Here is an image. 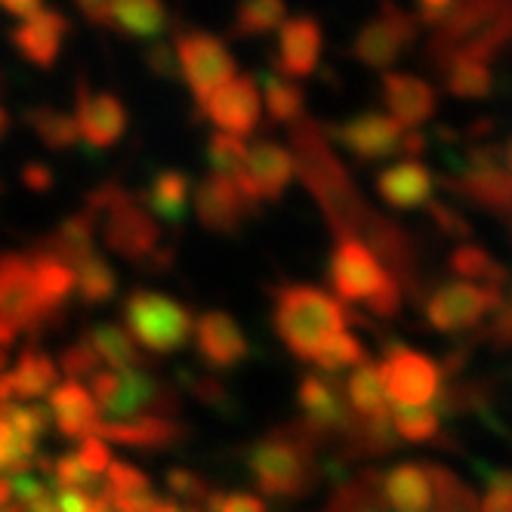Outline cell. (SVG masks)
<instances>
[{
  "label": "cell",
  "instance_id": "6da1fadb",
  "mask_svg": "<svg viewBox=\"0 0 512 512\" xmlns=\"http://www.w3.org/2000/svg\"><path fill=\"white\" fill-rule=\"evenodd\" d=\"M512 44V0H454L448 16L432 28L429 59L435 71L451 62H485Z\"/></svg>",
  "mask_w": 512,
  "mask_h": 512
},
{
  "label": "cell",
  "instance_id": "7a4b0ae2",
  "mask_svg": "<svg viewBox=\"0 0 512 512\" xmlns=\"http://www.w3.org/2000/svg\"><path fill=\"white\" fill-rule=\"evenodd\" d=\"M272 324L290 355L312 361L327 340L346 331V309L312 284H287L275 294Z\"/></svg>",
  "mask_w": 512,
  "mask_h": 512
},
{
  "label": "cell",
  "instance_id": "3957f363",
  "mask_svg": "<svg viewBox=\"0 0 512 512\" xmlns=\"http://www.w3.org/2000/svg\"><path fill=\"white\" fill-rule=\"evenodd\" d=\"M315 438L303 432H269L247 451V472L266 497L294 500L315 488Z\"/></svg>",
  "mask_w": 512,
  "mask_h": 512
},
{
  "label": "cell",
  "instance_id": "277c9868",
  "mask_svg": "<svg viewBox=\"0 0 512 512\" xmlns=\"http://www.w3.org/2000/svg\"><path fill=\"white\" fill-rule=\"evenodd\" d=\"M331 287L343 303H364L374 315L392 318L401 306V287L377 253L361 238H340L331 253Z\"/></svg>",
  "mask_w": 512,
  "mask_h": 512
},
{
  "label": "cell",
  "instance_id": "5b68a950",
  "mask_svg": "<svg viewBox=\"0 0 512 512\" xmlns=\"http://www.w3.org/2000/svg\"><path fill=\"white\" fill-rule=\"evenodd\" d=\"M96 223L102 226V238L108 250L118 253L127 263L145 266L152 260V253L161 247V229L155 219L145 213L139 198L124 192L115 182H105L87 198L84 207Z\"/></svg>",
  "mask_w": 512,
  "mask_h": 512
},
{
  "label": "cell",
  "instance_id": "8992f818",
  "mask_svg": "<svg viewBox=\"0 0 512 512\" xmlns=\"http://www.w3.org/2000/svg\"><path fill=\"white\" fill-rule=\"evenodd\" d=\"M124 324L133 343L170 355L192 340V312L158 290H133L124 300Z\"/></svg>",
  "mask_w": 512,
  "mask_h": 512
},
{
  "label": "cell",
  "instance_id": "52a82bcc",
  "mask_svg": "<svg viewBox=\"0 0 512 512\" xmlns=\"http://www.w3.org/2000/svg\"><path fill=\"white\" fill-rule=\"evenodd\" d=\"M44 327L31 256L0 253V349H10L19 334H38Z\"/></svg>",
  "mask_w": 512,
  "mask_h": 512
},
{
  "label": "cell",
  "instance_id": "ba28073f",
  "mask_svg": "<svg viewBox=\"0 0 512 512\" xmlns=\"http://www.w3.org/2000/svg\"><path fill=\"white\" fill-rule=\"evenodd\" d=\"M173 50H176V62H179V78L186 81V87L192 90L198 105L213 90H219L238 75V62L229 53V47L207 31H198V28L179 31L173 41Z\"/></svg>",
  "mask_w": 512,
  "mask_h": 512
},
{
  "label": "cell",
  "instance_id": "9c48e42d",
  "mask_svg": "<svg viewBox=\"0 0 512 512\" xmlns=\"http://www.w3.org/2000/svg\"><path fill=\"white\" fill-rule=\"evenodd\" d=\"M383 392L395 408H426L435 405L442 392V371L438 364L408 346H389L383 361L377 364Z\"/></svg>",
  "mask_w": 512,
  "mask_h": 512
},
{
  "label": "cell",
  "instance_id": "30bf717a",
  "mask_svg": "<svg viewBox=\"0 0 512 512\" xmlns=\"http://www.w3.org/2000/svg\"><path fill=\"white\" fill-rule=\"evenodd\" d=\"M331 139L361 164L386 161L398 152H408L420 145L417 133L395 124L386 112L352 115V118L340 121L337 127H331Z\"/></svg>",
  "mask_w": 512,
  "mask_h": 512
},
{
  "label": "cell",
  "instance_id": "8fae6325",
  "mask_svg": "<svg viewBox=\"0 0 512 512\" xmlns=\"http://www.w3.org/2000/svg\"><path fill=\"white\" fill-rule=\"evenodd\" d=\"M500 306H503L500 290L454 278L432 290V297L426 303V321L438 334H463V331H472V327H479Z\"/></svg>",
  "mask_w": 512,
  "mask_h": 512
},
{
  "label": "cell",
  "instance_id": "7c38bea8",
  "mask_svg": "<svg viewBox=\"0 0 512 512\" xmlns=\"http://www.w3.org/2000/svg\"><path fill=\"white\" fill-rule=\"evenodd\" d=\"M417 38L414 13L401 10L395 0H383L374 19L361 25L352 44V56L368 68H392L401 56L411 50Z\"/></svg>",
  "mask_w": 512,
  "mask_h": 512
},
{
  "label": "cell",
  "instance_id": "4fadbf2b",
  "mask_svg": "<svg viewBox=\"0 0 512 512\" xmlns=\"http://www.w3.org/2000/svg\"><path fill=\"white\" fill-rule=\"evenodd\" d=\"M201 112L219 127V133L229 136H253L260 130L263 121V99H260V84L253 75H235L229 84L213 90L204 102Z\"/></svg>",
  "mask_w": 512,
  "mask_h": 512
},
{
  "label": "cell",
  "instance_id": "5bb4252c",
  "mask_svg": "<svg viewBox=\"0 0 512 512\" xmlns=\"http://www.w3.org/2000/svg\"><path fill=\"white\" fill-rule=\"evenodd\" d=\"M71 118L78 124V139L96 152L112 149L127 133V105L115 93L93 90L84 81L75 90V112H71Z\"/></svg>",
  "mask_w": 512,
  "mask_h": 512
},
{
  "label": "cell",
  "instance_id": "9a60e30c",
  "mask_svg": "<svg viewBox=\"0 0 512 512\" xmlns=\"http://www.w3.org/2000/svg\"><path fill=\"white\" fill-rule=\"evenodd\" d=\"M324 512H392L380 491H377V475L368 479H358L346 485ZM432 512H479V500H475L451 472L438 469V500Z\"/></svg>",
  "mask_w": 512,
  "mask_h": 512
},
{
  "label": "cell",
  "instance_id": "2e32d148",
  "mask_svg": "<svg viewBox=\"0 0 512 512\" xmlns=\"http://www.w3.org/2000/svg\"><path fill=\"white\" fill-rule=\"evenodd\" d=\"M297 405L303 411V429L312 438L327 435V432H346L349 435V429L355 423L343 389L337 386L334 377H327V374H309L300 380Z\"/></svg>",
  "mask_w": 512,
  "mask_h": 512
},
{
  "label": "cell",
  "instance_id": "e0dca14e",
  "mask_svg": "<svg viewBox=\"0 0 512 512\" xmlns=\"http://www.w3.org/2000/svg\"><path fill=\"white\" fill-rule=\"evenodd\" d=\"M192 337H195L198 355L213 371H235L250 358V340L244 334V327L219 309L204 312L192 324Z\"/></svg>",
  "mask_w": 512,
  "mask_h": 512
},
{
  "label": "cell",
  "instance_id": "ac0fdd59",
  "mask_svg": "<svg viewBox=\"0 0 512 512\" xmlns=\"http://www.w3.org/2000/svg\"><path fill=\"white\" fill-rule=\"evenodd\" d=\"M256 210L260 207L247 201L235 182H229L223 176L210 173L195 189V216H198V223L213 235H235L244 226V219L253 216Z\"/></svg>",
  "mask_w": 512,
  "mask_h": 512
},
{
  "label": "cell",
  "instance_id": "d6986e66",
  "mask_svg": "<svg viewBox=\"0 0 512 512\" xmlns=\"http://www.w3.org/2000/svg\"><path fill=\"white\" fill-rule=\"evenodd\" d=\"M460 192L494 213H512V145L506 152H482L460 176Z\"/></svg>",
  "mask_w": 512,
  "mask_h": 512
},
{
  "label": "cell",
  "instance_id": "ffe728a7",
  "mask_svg": "<svg viewBox=\"0 0 512 512\" xmlns=\"http://www.w3.org/2000/svg\"><path fill=\"white\" fill-rule=\"evenodd\" d=\"M377 491L392 512H432L438 500V469L398 463L377 475Z\"/></svg>",
  "mask_w": 512,
  "mask_h": 512
},
{
  "label": "cell",
  "instance_id": "44dd1931",
  "mask_svg": "<svg viewBox=\"0 0 512 512\" xmlns=\"http://www.w3.org/2000/svg\"><path fill=\"white\" fill-rule=\"evenodd\" d=\"M324 31L315 16H287L278 28L275 71L284 78H309L321 62Z\"/></svg>",
  "mask_w": 512,
  "mask_h": 512
},
{
  "label": "cell",
  "instance_id": "7402d4cb",
  "mask_svg": "<svg viewBox=\"0 0 512 512\" xmlns=\"http://www.w3.org/2000/svg\"><path fill=\"white\" fill-rule=\"evenodd\" d=\"M71 31V22L65 19V13L53 10V7H44L34 16L22 19L13 31H10V41L16 47V53L38 65V68H53L62 47H65V38Z\"/></svg>",
  "mask_w": 512,
  "mask_h": 512
},
{
  "label": "cell",
  "instance_id": "603a6c76",
  "mask_svg": "<svg viewBox=\"0 0 512 512\" xmlns=\"http://www.w3.org/2000/svg\"><path fill=\"white\" fill-rule=\"evenodd\" d=\"M383 105L386 115L405 130L420 127L435 115V87L408 71H386L383 75Z\"/></svg>",
  "mask_w": 512,
  "mask_h": 512
},
{
  "label": "cell",
  "instance_id": "cb8c5ba5",
  "mask_svg": "<svg viewBox=\"0 0 512 512\" xmlns=\"http://www.w3.org/2000/svg\"><path fill=\"white\" fill-rule=\"evenodd\" d=\"M294 176V152L278 145L275 139H256L253 145H247V179L260 201H278Z\"/></svg>",
  "mask_w": 512,
  "mask_h": 512
},
{
  "label": "cell",
  "instance_id": "d4e9b609",
  "mask_svg": "<svg viewBox=\"0 0 512 512\" xmlns=\"http://www.w3.org/2000/svg\"><path fill=\"white\" fill-rule=\"evenodd\" d=\"M189 201H192V176L176 167L158 170L149 186H145L139 204L145 207L155 223H164L170 229H182L189 216Z\"/></svg>",
  "mask_w": 512,
  "mask_h": 512
},
{
  "label": "cell",
  "instance_id": "484cf974",
  "mask_svg": "<svg viewBox=\"0 0 512 512\" xmlns=\"http://www.w3.org/2000/svg\"><path fill=\"white\" fill-rule=\"evenodd\" d=\"M435 179L426 164L417 158H405L398 164H389L377 176V195L383 198L386 207L392 210H417L432 201Z\"/></svg>",
  "mask_w": 512,
  "mask_h": 512
},
{
  "label": "cell",
  "instance_id": "4316f807",
  "mask_svg": "<svg viewBox=\"0 0 512 512\" xmlns=\"http://www.w3.org/2000/svg\"><path fill=\"white\" fill-rule=\"evenodd\" d=\"M96 438H108L115 445H127V448H170L182 438V426L170 417L161 414H142L133 417L127 423H105L99 420L93 429Z\"/></svg>",
  "mask_w": 512,
  "mask_h": 512
},
{
  "label": "cell",
  "instance_id": "83f0119b",
  "mask_svg": "<svg viewBox=\"0 0 512 512\" xmlns=\"http://www.w3.org/2000/svg\"><path fill=\"white\" fill-rule=\"evenodd\" d=\"M170 25L164 0H112L105 28H115L130 41H161Z\"/></svg>",
  "mask_w": 512,
  "mask_h": 512
},
{
  "label": "cell",
  "instance_id": "f1b7e54d",
  "mask_svg": "<svg viewBox=\"0 0 512 512\" xmlns=\"http://www.w3.org/2000/svg\"><path fill=\"white\" fill-rule=\"evenodd\" d=\"M47 395H50L47 414L59 426L62 435H68V438H87V435H93V429L99 423V414H96V405H93L90 392L81 383L65 380V383L53 386Z\"/></svg>",
  "mask_w": 512,
  "mask_h": 512
},
{
  "label": "cell",
  "instance_id": "f546056e",
  "mask_svg": "<svg viewBox=\"0 0 512 512\" xmlns=\"http://www.w3.org/2000/svg\"><path fill=\"white\" fill-rule=\"evenodd\" d=\"M31 269H34V287H38L41 318H44V324H50L59 318L68 297L75 294V269H68L65 263L53 260V256L44 250H34Z\"/></svg>",
  "mask_w": 512,
  "mask_h": 512
},
{
  "label": "cell",
  "instance_id": "4dcf8cb0",
  "mask_svg": "<svg viewBox=\"0 0 512 512\" xmlns=\"http://www.w3.org/2000/svg\"><path fill=\"white\" fill-rule=\"evenodd\" d=\"M115 374H118L115 395L99 411L105 417V423H127L133 417H142L145 408H152V405H158V401H161L158 383L145 371H115Z\"/></svg>",
  "mask_w": 512,
  "mask_h": 512
},
{
  "label": "cell",
  "instance_id": "1f68e13d",
  "mask_svg": "<svg viewBox=\"0 0 512 512\" xmlns=\"http://www.w3.org/2000/svg\"><path fill=\"white\" fill-rule=\"evenodd\" d=\"M96 232V219L87 213V210H78V213H71L62 226L53 229V235L38 247L44 253H50L53 260L65 263L68 269H78L87 256H93V235Z\"/></svg>",
  "mask_w": 512,
  "mask_h": 512
},
{
  "label": "cell",
  "instance_id": "d6a6232c",
  "mask_svg": "<svg viewBox=\"0 0 512 512\" xmlns=\"http://www.w3.org/2000/svg\"><path fill=\"white\" fill-rule=\"evenodd\" d=\"M346 405L352 411L355 420L361 423H383L389 420V398L383 392V380H380V371L377 364H358L352 371V377L346 380Z\"/></svg>",
  "mask_w": 512,
  "mask_h": 512
},
{
  "label": "cell",
  "instance_id": "836d02e7",
  "mask_svg": "<svg viewBox=\"0 0 512 512\" xmlns=\"http://www.w3.org/2000/svg\"><path fill=\"white\" fill-rule=\"evenodd\" d=\"M256 84H260L263 112H269V118L275 124L294 127L300 118H306V96H303L300 84L278 75V71H266Z\"/></svg>",
  "mask_w": 512,
  "mask_h": 512
},
{
  "label": "cell",
  "instance_id": "e575fe53",
  "mask_svg": "<svg viewBox=\"0 0 512 512\" xmlns=\"http://www.w3.org/2000/svg\"><path fill=\"white\" fill-rule=\"evenodd\" d=\"M25 124L31 133L38 136L50 152H68L81 142L78 139V124L71 118V112H62L56 105H34L28 108Z\"/></svg>",
  "mask_w": 512,
  "mask_h": 512
},
{
  "label": "cell",
  "instance_id": "d590c367",
  "mask_svg": "<svg viewBox=\"0 0 512 512\" xmlns=\"http://www.w3.org/2000/svg\"><path fill=\"white\" fill-rule=\"evenodd\" d=\"M99 361L108 364V371H142V352L130 340V334L118 324H96L87 340Z\"/></svg>",
  "mask_w": 512,
  "mask_h": 512
},
{
  "label": "cell",
  "instance_id": "8d00e7d4",
  "mask_svg": "<svg viewBox=\"0 0 512 512\" xmlns=\"http://www.w3.org/2000/svg\"><path fill=\"white\" fill-rule=\"evenodd\" d=\"M284 19H287V0H238L232 31L244 41H253L278 31Z\"/></svg>",
  "mask_w": 512,
  "mask_h": 512
},
{
  "label": "cell",
  "instance_id": "74e56055",
  "mask_svg": "<svg viewBox=\"0 0 512 512\" xmlns=\"http://www.w3.org/2000/svg\"><path fill=\"white\" fill-rule=\"evenodd\" d=\"M56 361L47 355V352H34V349H25L16 371H13V383H16V398H25V401H34L47 395L53 386H56Z\"/></svg>",
  "mask_w": 512,
  "mask_h": 512
},
{
  "label": "cell",
  "instance_id": "f35d334b",
  "mask_svg": "<svg viewBox=\"0 0 512 512\" xmlns=\"http://www.w3.org/2000/svg\"><path fill=\"white\" fill-rule=\"evenodd\" d=\"M207 161H210L213 176H223L238 186V182L247 176V142L216 130L207 139Z\"/></svg>",
  "mask_w": 512,
  "mask_h": 512
},
{
  "label": "cell",
  "instance_id": "ab89813d",
  "mask_svg": "<svg viewBox=\"0 0 512 512\" xmlns=\"http://www.w3.org/2000/svg\"><path fill=\"white\" fill-rule=\"evenodd\" d=\"M75 290L81 294L84 303H93V306L108 303L118 294V275L99 253H93L75 269Z\"/></svg>",
  "mask_w": 512,
  "mask_h": 512
},
{
  "label": "cell",
  "instance_id": "60d3db41",
  "mask_svg": "<svg viewBox=\"0 0 512 512\" xmlns=\"http://www.w3.org/2000/svg\"><path fill=\"white\" fill-rule=\"evenodd\" d=\"M438 75H442L448 93L460 99H482L494 87V71L485 62H451Z\"/></svg>",
  "mask_w": 512,
  "mask_h": 512
},
{
  "label": "cell",
  "instance_id": "b9f144b4",
  "mask_svg": "<svg viewBox=\"0 0 512 512\" xmlns=\"http://www.w3.org/2000/svg\"><path fill=\"white\" fill-rule=\"evenodd\" d=\"M389 426L395 438H405V442H429L438 435V411L435 405L426 408H392L389 411Z\"/></svg>",
  "mask_w": 512,
  "mask_h": 512
},
{
  "label": "cell",
  "instance_id": "7bdbcfd3",
  "mask_svg": "<svg viewBox=\"0 0 512 512\" xmlns=\"http://www.w3.org/2000/svg\"><path fill=\"white\" fill-rule=\"evenodd\" d=\"M451 266H454L460 281L479 284V287H491V290H500V284H503V269L491 260L488 253H482L479 247L457 250L451 256Z\"/></svg>",
  "mask_w": 512,
  "mask_h": 512
},
{
  "label": "cell",
  "instance_id": "ee69618b",
  "mask_svg": "<svg viewBox=\"0 0 512 512\" xmlns=\"http://www.w3.org/2000/svg\"><path fill=\"white\" fill-rule=\"evenodd\" d=\"M312 364H318V371L334 377L340 371H349V368H358V364H364V346L352 337V334H337L334 340H327L318 355L312 358Z\"/></svg>",
  "mask_w": 512,
  "mask_h": 512
},
{
  "label": "cell",
  "instance_id": "f6af8a7d",
  "mask_svg": "<svg viewBox=\"0 0 512 512\" xmlns=\"http://www.w3.org/2000/svg\"><path fill=\"white\" fill-rule=\"evenodd\" d=\"M34 448L22 438H16V432L10 429L7 417H4V405H0V472H13L22 475L25 469L34 466Z\"/></svg>",
  "mask_w": 512,
  "mask_h": 512
},
{
  "label": "cell",
  "instance_id": "bcb514c9",
  "mask_svg": "<svg viewBox=\"0 0 512 512\" xmlns=\"http://www.w3.org/2000/svg\"><path fill=\"white\" fill-rule=\"evenodd\" d=\"M96 475L93 472H87L81 463H78V457L75 454H62L56 463H53V488H65V491H93L96 488Z\"/></svg>",
  "mask_w": 512,
  "mask_h": 512
},
{
  "label": "cell",
  "instance_id": "7dc6e473",
  "mask_svg": "<svg viewBox=\"0 0 512 512\" xmlns=\"http://www.w3.org/2000/svg\"><path fill=\"white\" fill-rule=\"evenodd\" d=\"M62 371L68 380H84V377H93L99 371V358L93 352V346L87 340L81 343H71L65 352H62Z\"/></svg>",
  "mask_w": 512,
  "mask_h": 512
},
{
  "label": "cell",
  "instance_id": "c3c4849f",
  "mask_svg": "<svg viewBox=\"0 0 512 512\" xmlns=\"http://www.w3.org/2000/svg\"><path fill=\"white\" fill-rule=\"evenodd\" d=\"M105 472H108V485H105V491H115V494H142V491H152L149 475L139 472L136 466H127V463L112 460Z\"/></svg>",
  "mask_w": 512,
  "mask_h": 512
},
{
  "label": "cell",
  "instance_id": "681fc988",
  "mask_svg": "<svg viewBox=\"0 0 512 512\" xmlns=\"http://www.w3.org/2000/svg\"><path fill=\"white\" fill-rule=\"evenodd\" d=\"M207 512H266V500L256 494H226V491H210L204 497Z\"/></svg>",
  "mask_w": 512,
  "mask_h": 512
},
{
  "label": "cell",
  "instance_id": "f907efd6",
  "mask_svg": "<svg viewBox=\"0 0 512 512\" xmlns=\"http://www.w3.org/2000/svg\"><path fill=\"white\" fill-rule=\"evenodd\" d=\"M145 65L155 78H164V81H176L179 78V62H176V50H173V41L161 38V41H152V47L145 50Z\"/></svg>",
  "mask_w": 512,
  "mask_h": 512
},
{
  "label": "cell",
  "instance_id": "816d5d0a",
  "mask_svg": "<svg viewBox=\"0 0 512 512\" xmlns=\"http://www.w3.org/2000/svg\"><path fill=\"white\" fill-rule=\"evenodd\" d=\"M479 512H512V472H497L479 500Z\"/></svg>",
  "mask_w": 512,
  "mask_h": 512
},
{
  "label": "cell",
  "instance_id": "f5cc1de1",
  "mask_svg": "<svg viewBox=\"0 0 512 512\" xmlns=\"http://www.w3.org/2000/svg\"><path fill=\"white\" fill-rule=\"evenodd\" d=\"M75 457H78V463H81L87 472H93V475H96V472H105L108 463H112V451H108V445L102 442V438H96V435L81 438V445H78Z\"/></svg>",
  "mask_w": 512,
  "mask_h": 512
},
{
  "label": "cell",
  "instance_id": "db71d44e",
  "mask_svg": "<svg viewBox=\"0 0 512 512\" xmlns=\"http://www.w3.org/2000/svg\"><path fill=\"white\" fill-rule=\"evenodd\" d=\"M167 488H170L176 497H182V500H204V497L210 494L195 472L179 469V466L167 469Z\"/></svg>",
  "mask_w": 512,
  "mask_h": 512
},
{
  "label": "cell",
  "instance_id": "11a10c76",
  "mask_svg": "<svg viewBox=\"0 0 512 512\" xmlns=\"http://www.w3.org/2000/svg\"><path fill=\"white\" fill-rule=\"evenodd\" d=\"M192 383V392L204 401V405H210V408H223V405H229V395H226V389H223V383L219 380H210V377H189Z\"/></svg>",
  "mask_w": 512,
  "mask_h": 512
},
{
  "label": "cell",
  "instance_id": "9f6ffc18",
  "mask_svg": "<svg viewBox=\"0 0 512 512\" xmlns=\"http://www.w3.org/2000/svg\"><path fill=\"white\" fill-rule=\"evenodd\" d=\"M454 7V0H414V19L417 25H429L435 28L438 22H442L448 16V10Z\"/></svg>",
  "mask_w": 512,
  "mask_h": 512
},
{
  "label": "cell",
  "instance_id": "6f0895ef",
  "mask_svg": "<svg viewBox=\"0 0 512 512\" xmlns=\"http://www.w3.org/2000/svg\"><path fill=\"white\" fill-rule=\"evenodd\" d=\"M22 182H25V189L28 192H50L53 189V170L47 164H28L22 170Z\"/></svg>",
  "mask_w": 512,
  "mask_h": 512
},
{
  "label": "cell",
  "instance_id": "680465c9",
  "mask_svg": "<svg viewBox=\"0 0 512 512\" xmlns=\"http://www.w3.org/2000/svg\"><path fill=\"white\" fill-rule=\"evenodd\" d=\"M75 7L84 13L87 22L93 25H105L108 19V7H112V0H75Z\"/></svg>",
  "mask_w": 512,
  "mask_h": 512
},
{
  "label": "cell",
  "instance_id": "91938a15",
  "mask_svg": "<svg viewBox=\"0 0 512 512\" xmlns=\"http://www.w3.org/2000/svg\"><path fill=\"white\" fill-rule=\"evenodd\" d=\"M0 10L16 19H28L38 10H44V0H0Z\"/></svg>",
  "mask_w": 512,
  "mask_h": 512
},
{
  "label": "cell",
  "instance_id": "94428289",
  "mask_svg": "<svg viewBox=\"0 0 512 512\" xmlns=\"http://www.w3.org/2000/svg\"><path fill=\"white\" fill-rule=\"evenodd\" d=\"M494 334H500V340H512V300L509 303H503L500 309H497V324H494Z\"/></svg>",
  "mask_w": 512,
  "mask_h": 512
},
{
  "label": "cell",
  "instance_id": "6125c7cd",
  "mask_svg": "<svg viewBox=\"0 0 512 512\" xmlns=\"http://www.w3.org/2000/svg\"><path fill=\"white\" fill-rule=\"evenodd\" d=\"M10 127H13V118H10V112L4 105H0V139H4L7 133H10Z\"/></svg>",
  "mask_w": 512,
  "mask_h": 512
},
{
  "label": "cell",
  "instance_id": "be15d7a7",
  "mask_svg": "<svg viewBox=\"0 0 512 512\" xmlns=\"http://www.w3.org/2000/svg\"><path fill=\"white\" fill-rule=\"evenodd\" d=\"M4 368H7V352L0 349V374H4Z\"/></svg>",
  "mask_w": 512,
  "mask_h": 512
}]
</instances>
